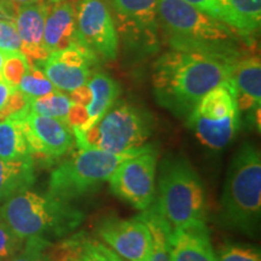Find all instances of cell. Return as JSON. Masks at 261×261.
Here are the masks:
<instances>
[{"label":"cell","instance_id":"1","mask_svg":"<svg viewBox=\"0 0 261 261\" xmlns=\"http://www.w3.org/2000/svg\"><path fill=\"white\" fill-rule=\"evenodd\" d=\"M237 57L172 48L154 65L152 85L156 99L175 116L187 119L205 93L230 83Z\"/></svg>","mask_w":261,"mask_h":261},{"label":"cell","instance_id":"2","mask_svg":"<svg viewBox=\"0 0 261 261\" xmlns=\"http://www.w3.org/2000/svg\"><path fill=\"white\" fill-rule=\"evenodd\" d=\"M159 24L173 50L240 56L238 33L184 0H159ZM242 38V37H241Z\"/></svg>","mask_w":261,"mask_h":261},{"label":"cell","instance_id":"3","mask_svg":"<svg viewBox=\"0 0 261 261\" xmlns=\"http://www.w3.org/2000/svg\"><path fill=\"white\" fill-rule=\"evenodd\" d=\"M221 208L227 226L248 236H257L261 219V156L252 143H243L228 166Z\"/></svg>","mask_w":261,"mask_h":261},{"label":"cell","instance_id":"4","mask_svg":"<svg viewBox=\"0 0 261 261\" xmlns=\"http://www.w3.org/2000/svg\"><path fill=\"white\" fill-rule=\"evenodd\" d=\"M4 220L19 237L62 238L73 233L83 224L85 215L70 202L25 190L5 201L0 210Z\"/></svg>","mask_w":261,"mask_h":261},{"label":"cell","instance_id":"5","mask_svg":"<svg viewBox=\"0 0 261 261\" xmlns=\"http://www.w3.org/2000/svg\"><path fill=\"white\" fill-rule=\"evenodd\" d=\"M154 204L173 228L205 220L203 182L188 160L167 159L162 163Z\"/></svg>","mask_w":261,"mask_h":261},{"label":"cell","instance_id":"6","mask_svg":"<svg viewBox=\"0 0 261 261\" xmlns=\"http://www.w3.org/2000/svg\"><path fill=\"white\" fill-rule=\"evenodd\" d=\"M148 146L120 154L97 149H79L51 173L48 194L67 202L91 194L109 180L114 171L125 160L140 154Z\"/></svg>","mask_w":261,"mask_h":261},{"label":"cell","instance_id":"7","mask_svg":"<svg viewBox=\"0 0 261 261\" xmlns=\"http://www.w3.org/2000/svg\"><path fill=\"white\" fill-rule=\"evenodd\" d=\"M152 132L151 117L127 103L114 104L102 119L84 132H73L79 149L120 154L145 145Z\"/></svg>","mask_w":261,"mask_h":261},{"label":"cell","instance_id":"8","mask_svg":"<svg viewBox=\"0 0 261 261\" xmlns=\"http://www.w3.org/2000/svg\"><path fill=\"white\" fill-rule=\"evenodd\" d=\"M187 119L189 128L203 145L220 150L230 144L240 128V109L231 84L205 93Z\"/></svg>","mask_w":261,"mask_h":261},{"label":"cell","instance_id":"9","mask_svg":"<svg viewBox=\"0 0 261 261\" xmlns=\"http://www.w3.org/2000/svg\"><path fill=\"white\" fill-rule=\"evenodd\" d=\"M158 151L148 146L144 151L123 161L109 178L110 190L139 211L152 204L156 196Z\"/></svg>","mask_w":261,"mask_h":261},{"label":"cell","instance_id":"10","mask_svg":"<svg viewBox=\"0 0 261 261\" xmlns=\"http://www.w3.org/2000/svg\"><path fill=\"white\" fill-rule=\"evenodd\" d=\"M97 233L109 249L125 261H151L154 255L151 233L138 215L130 219L106 217L98 224Z\"/></svg>","mask_w":261,"mask_h":261},{"label":"cell","instance_id":"11","mask_svg":"<svg viewBox=\"0 0 261 261\" xmlns=\"http://www.w3.org/2000/svg\"><path fill=\"white\" fill-rule=\"evenodd\" d=\"M76 27L80 40L97 58L115 60L119 37L110 10L103 0H79L76 3Z\"/></svg>","mask_w":261,"mask_h":261},{"label":"cell","instance_id":"12","mask_svg":"<svg viewBox=\"0 0 261 261\" xmlns=\"http://www.w3.org/2000/svg\"><path fill=\"white\" fill-rule=\"evenodd\" d=\"M22 122L33 161L52 163L67 154L75 140L73 130L63 120L29 112Z\"/></svg>","mask_w":261,"mask_h":261},{"label":"cell","instance_id":"13","mask_svg":"<svg viewBox=\"0 0 261 261\" xmlns=\"http://www.w3.org/2000/svg\"><path fill=\"white\" fill-rule=\"evenodd\" d=\"M98 58L83 41L79 40L61 51L52 52L41 62V69L58 91H71L87 84L91 65Z\"/></svg>","mask_w":261,"mask_h":261},{"label":"cell","instance_id":"14","mask_svg":"<svg viewBox=\"0 0 261 261\" xmlns=\"http://www.w3.org/2000/svg\"><path fill=\"white\" fill-rule=\"evenodd\" d=\"M48 3L18 6L14 22L21 39V52L29 64H40L48 56L44 45V28Z\"/></svg>","mask_w":261,"mask_h":261},{"label":"cell","instance_id":"15","mask_svg":"<svg viewBox=\"0 0 261 261\" xmlns=\"http://www.w3.org/2000/svg\"><path fill=\"white\" fill-rule=\"evenodd\" d=\"M79 40L76 4L71 0L48 3L44 28V45L48 55L64 50Z\"/></svg>","mask_w":261,"mask_h":261},{"label":"cell","instance_id":"16","mask_svg":"<svg viewBox=\"0 0 261 261\" xmlns=\"http://www.w3.org/2000/svg\"><path fill=\"white\" fill-rule=\"evenodd\" d=\"M169 255L171 261H217L204 221L173 228Z\"/></svg>","mask_w":261,"mask_h":261},{"label":"cell","instance_id":"17","mask_svg":"<svg viewBox=\"0 0 261 261\" xmlns=\"http://www.w3.org/2000/svg\"><path fill=\"white\" fill-rule=\"evenodd\" d=\"M120 25L128 35L155 39L159 24V0H109Z\"/></svg>","mask_w":261,"mask_h":261},{"label":"cell","instance_id":"18","mask_svg":"<svg viewBox=\"0 0 261 261\" xmlns=\"http://www.w3.org/2000/svg\"><path fill=\"white\" fill-rule=\"evenodd\" d=\"M230 84L240 110L260 108L261 63L255 55H241L231 70Z\"/></svg>","mask_w":261,"mask_h":261},{"label":"cell","instance_id":"19","mask_svg":"<svg viewBox=\"0 0 261 261\" xmlns=\"http://www.w3.org/2000/svg\"><path fill=\"white\" fill-rule=\"evenodd\" d=\"M47 255L50 261H120V256L106 244L83 231L56 244L50 243Z\"/></svg>","mask_w":261,"mask_h":261},{"label":"cell","instance_id":"20","mask_svg":"<svg viewBox=\"0 0 261 261\" xmlns=\"http://www.w3.org/2000/svg\"><path fill=\"white\" fill-rule=\"evenodd\" d=\"M35 182L34 161L32 158L5 161L0 159V201L29 190Z\"/></svg>","mask_w":261,"mask_h":261},{"label":"cell","instance_id":"21","mask_svg":"<svg viewBox=\"0 0 261 261\" xmlns=\"http://www.w3.org/2000/svg\"><path fill=\"white\" fill-rule=\"evenodd\" d=\"M223 22L243 39L253 37L260 29L261 0H224Z\"/></svg>","mask_w":261,"mask_h":261},{"label":"cell","instance_id":"22","mask_svg":"<svg viewBox=\"0 0 261 261\" xmlns=\"http://www.w3.org/2000/svg\"><path fill=\"white\" fill-rule=\"evenodd\" d=\"M87 85L92 91V102L87 107L90 127H92L115 104L121 89L115 80L104 73L91 75Z\"/></svg>","mask_w":261,"mask_h":261},{"label":"cell","instance_id":"23","mask_svg":"<svg viewBox=\"0 0 261 261\" xmlns=\"http://www.w3.org/2000/svg\"><path fill=\"white\" fill-rule=\"evenodd\" d=\"M18 117L0 120V159L5 161L29 159L31 149L25 139L23 122Z\"/></svg>","mask_w":261,"mask_h":261},{"label":"cell","instance_id":"24","mask_svg":"<svg viewBox=\"0 0 261 261\" xmlns=\"http://www.w3.org/2000/svg\"><path fill=\"white\" fill-rule=\"evenodd\" d=\"M138 217L146 224L154 241V255L151 261H171L169 250H171V234L173 231L171 224L160 213L154 202ZM120 261L125 260L120 257Z\"/></svg>","mask_w":261,"mask_h":261},{"label":"cell","instance_id":"25","mask_svg":"<svg viewBox=\"0 0 261 261\" xmlns=\"http://www.w3.org/2000/svg\"><path fill=\"white\" fill-rule=\"evenodd\" d=\"M71 107V100L69 96L62 93L61 91L45 94L42 97L31 98V112L39 114V115L55 117L65 121V117Z\"/></svg>","mask_w":261,"mask_h":261},{"label":"cell","instance_id":"26","mask_svg":"<svg viewBox=\"0 0 261 261\" xmlns=\"http://www.w3.org/2000/svg\"><path fill=\"white\" fill-rule=\"evenodd\" d=\"M17 89L27 94L29 98L42 97L57 90L38 64H29V69Z\"/></svg>","mask_w":261,"mask_h":261},{"label":"cell","instance_id":"27","mask_svg":"<svg viewBox=\"0 0 261 261\" xmlns=\"http://www.w3.org/2000/svg\"><path fill=\"white\" fill-rule=\"evenodd\" d=\"M29 69L27 58L22 52H10L3 65V80L12 87H18Z\"/></svg>","mask_w":261,"mask_h":261},{"label":"cell","instance_id":"28","mask_svg":"<svg viewBox=\"0 0 261 261\" xmlns=\"http://www.w3.org/2000/svg\"><path fill=\"white\" fill-rule=\"evenodd\" d=\"M50 243L47 238L40 236L29 237L24 241L23 248L8 261H50L47 255Z\"/></svg>","mask_w":261,"mask_h":261},{"label":"cell","instance_id":"29","mask_svg":"<svg viewBox=\"0 0 261 261\" xmlns=\"http://www.w3.org/2000/svg\"><path fill=\"white\" fill-rule=\"evenodd\" d=\"M31 98L24 94L21 90L15 87L11 91L10 96L6 99L4 106L0 108V120L9 119V117H25L31 112Z\"/></svg>","mask_w":261,"mask_h":261},{"label":"cell","instance_id":"30","mask_svg":"<svg viewBox=\"0 0 261 261\" xmlns=\"http://www.w3.org/2000/svg\"><path fill=\"white\" fill-rule=\"evenodd\" d=\"M215 255L217 261H261L259 248L244 244H224Z\"/></svg>","mask_w":261,"mask_h":261},{"label":"cell","instance_id":"31","mask_svg":"<svg viewBox=\"0 0 261 261\" xmlns=\"http://www.w3.org/2000/svg\"><path fill=\"white\" fill-rule=\"evenodd\" d=\"M24 241L0 219V261H8L15 256L23 248Z\"/></svg>","mask_w":261,"mask_h":261},{"label":"cell","instance_id":"32","mask_svg":"<svg viewBox=\"0 0 261 261\" xmlns=\"http://www.w3.org/2000/svg\"><path fill=\"white\" fill-rule=\"evenodd\" d=\"M0 50L4 52H21V39L12 19L0 18Z\"/></svg>","mask_w":261,"mask_h":261},{"label":"cell","instance_id":"33","mask_svg":"<svg viewBox=\"0 0 261 261\" xmlns=\"http://www.w3.org/2000/svg\"><path fill=\"white\" fill-rule=\"evenodd\" d=\"M65 122L73 132H84L90 128V117L87 108L80 104L71 103L69 112L65 117Z\"/></svg>","mask_w":261,"mask_h":261},{"label":"cell","instance_id":"34","mask_svg":"<svg viewBox=\"0 0 261 261\" xmlns=\"http://www.w3.org/2000/svg\"><path fill=\"white\" fill-rule=\"evenodd\" d=\"M184 2L204 14L223 21L224 0H184Z\"/></svg>","mask_w":261,"mask_h":261},{"label":"cell","instance_id":"35","mask_svg":"<svg viewBox=\"0 0 261 261\" xmlns=\"http://www.w3.org/2000/svg\"><path fill=\"white\" fill-rule=\"evenodd\" d=\"M69 93L71 103L80 104V106L87 108L90 106V103L92 102V91H91L90 86L87 84L83 85L79 89L71 91Z\"/></svg>","mask_w":261,"mask_h":261},{"label":"cell","instance_id":"36","mask_svg":"<svg viewBox=\"0 0 261 261\" xmlns=\"http://www.w3.org/2000/svg\"><path fill=\"white\" fill-rule=\"evenodd\" d=\"M15 12L16 8L10 4L8 0H0V18L12 19L14 21Z\"/></svg>","mask_w":261,"mask_h":261},{"label":"cell","instance_id":"37","mask_svg":"<svg viewBox=\"0 0 261 261\" xmlns=\"http://www.w3.org/2000/svg\"><path fill=\"white\" fill-rule=\"evenodd\" d=\"M14 89L15 87L10 86V85L6 84L4 80L0 81V108L4 106L6 99H8V97L10 96V93H11V91Z\"/></svg>","mask_w":261,"mask_h":261},{"label":"cell","instance_id":"38","mask_svg":"<svg viewBox=\"0 0 261 261\" xmlns=\"http://www.w3.org/2000/svg\"><path fill=\"white\" fill-rule=\"evenodd\" d=\"M8 2L11 5H14L16 9H17L18 6L38 4V3H44V2H47V0H8Z\"/></svg>","mask_w":261,"mask_h":261},{"label":"cell","instance_id":"39","mask_svg":"<svg viewBox=\"0 0 261 261\" xmlns=\"http://www.w3.org/2000/svg\"><path fill=\"white\" fill-rule=\"evenodd\" d=\"M6 55H8V52H4V51L0 50V81L3 80V65H4Z\"/></svg>","mask_w":261,"mask_h":261},{"label":"cell","instance_id":"40","mask_svg":"<svg viewBox=\"0 0 261 261\" xmlns=\"http://www.w3.org/2000/svg\"><path fill=\"white\" fill-rule=\"evenodd\" d=\"M48 3H56V2H62V0H47Z\"/></svg>","mask_w":261,"mask_h":261}]
</instances>
